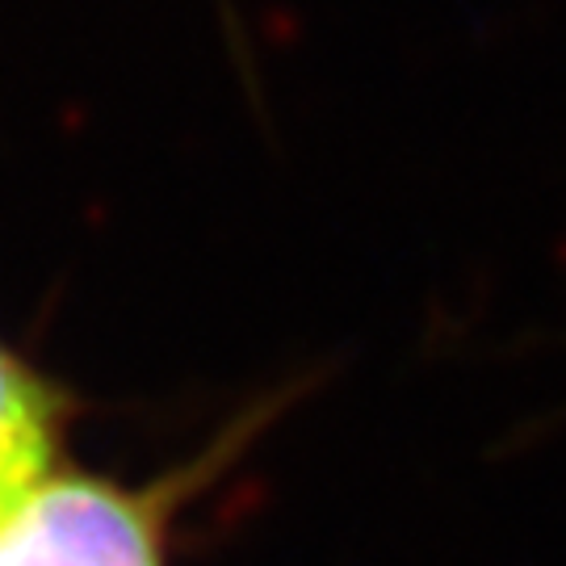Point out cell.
<instances>
[{
  "label": "cell",
  "instance_id": "6da1fadb",
  "mask_svg": "<svg viewBox=\"0 0 566 566\" xmlns=\"http://www.w3.org/2000/svg\"><path fill=\"white\" fill-rule=\"evenodd\" d=\"M193 470L118 483L60 462L0 504V566H168Z\"/></svg>",
  "mask_w": 566,
  "mask_h": 566
},
{
  "label": "cell",
  "instance_id": "7a4b0ae2",
  "mask_svg": "<svg viewBox=\"0 0 566 566\" xmlns=\"http://www.w3.org/2000/svg\"><path fill=\"white\" fill-rule=\"evenodd\" d=\"M76 395L0 336V504L63 462Z\"/></svg>",
  "mask_w": 566,
  "mask_h": 566
}]
</instances>
